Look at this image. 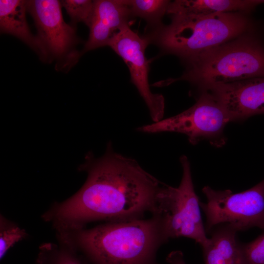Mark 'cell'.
I'll return each mask as SVG.
<instances>
[{"label": "cell", "mask_w": 264, "mask_h": 264, "mask_svg": "<svg viewBox=\"0 0 264 264\" xmlns=\"http://www.w3.org/2000/svg\"><path fill=\"white\" fill-rule=\"evenodd\" d=\"M242 247L244 264H264V233Z\"/></svg>", "instance_id": "obj_19"}, {"label": "cell", "mask_w": 264, "mask_h": 264, "mask_svg": "<svg viewBox=\"0 0 264 264\" xmlns=\"http://www.w3.org/2000/svg\"><path fill=\"white\" fill-rule=\"evenodd\" d=\"M201 91L211 94L230 121L264 114V76L213 85Z\"/></svg>", "instance_id": "obj_10"}, {"label": "cell", "mask_w": 264, "mask_h": 264, "mask_svg": "<svg viewBox=\"0 0 264 264\" xmlns=\"http://www.w3.org/2000/svg\"><path fill=\"white\" fill-rule=\"evenodd\" d=\"M27 11L34 20L37 37L46 53L48 62L56 61L55 68L68 71L81 56L75 48L79 42L75 29L63 19L61 1L25 0Z\"/></svg>", "instance_id": "obj_8"}, {"label": "cell", "mask_w": 264, "mask_h": 264, "mask_svg": "<svg viewBox=\"0 0 264 264\" xmlns=\"http://www.w3.org/2000/svg\"><path fill=\"white\" fill-rule=\"evenodd\" d=\"M206 202H200L206 217V231L227 225L237 232L253 227L264 229V179L238 193L216 190L209 186L202 189Z\"/></svg>", "instance_id": "obj_6"}, {"label": "cell", "mask_w": 264, "mask_h": 264, "mask_svg": "<svg viewBox=\"0 0 264 264\" xmlns=\"http://www.w3.org/2000/svg\"><path fill=\"white\" fill-rule=\"evenodd\" d=\"M79 170L87 174L84 185L43 215L57 232L83 228L93 221L141 218L146 212H151L164 184L135 160L114 152L110 142L100 157L88 153Z\"/></svg>", "instance_id": "obj_1"}, {"label": "cell", "mask_w": 264, "mask_h": 264, "mask_svg": "<svg viewBox=\"0 0 264 264\" xmlns=\"http://www.w3.org/2000/svg\"><path fill=\"white\" fill-rule=\"evenodd\" d=\"M237 231L227 225L218 226L203 248L205 264H244Z\"/></svg>", "instance_id": "obj_13"}, {"label": "cell", "mask_w": 264, "mask_h": 264, "mask_svg": "<svg viewBox=\"0 0 264 264\" xmlns=\"http://www.w3.org/2000/svg\"><path fill=\"white\" fill-rule=\"evenodd\" d=\"M94 1L88 39L82 54L108 45L113 36L133 18L125 0Z\"/></svg>", "instance_id": "obj_11"}, {"label": "cell", "mask_w": 264, "mask_h": 264, "mask_svg": "<svg viewBox=\"0 0 264 264\" xmlns=\"http://www.w3.org/2000/svg\"><path fill=\"white\" fill-rule=\"evenodd\" d=\"M169 264H186L183 253L180 250H175L170 252L166 258Z\"/></svg>", "instance_id": "obj_20"}, {"label": "cell", "mask_w": 264, "mask_h": 264, "mask_svg": "<svg viewBox=\"0 0 264 264\" xmlns=\"http://www.w3.org/2000/svg\"><path fill=\"white\" fill-rule=\"evenodd\" d=\"M57 235L81 250L94 264H152L164 242L158 222L153 216L108 221Z\"/></svg>", "instance_id": "obj_2"}, {"label": "cell", "mask_w": 264, "mask_h": 264, "mask_svg": "<svg viewBox=\"0 0 264 264\" xmlns=\"http://www.w3.org/2000/svg\"><path fill=\"white\" fill-rule=\"evenodd\" d=\"M59 241L58 244L46 243L40 247L37 264H83L73 247L63 241Z\"/></svg>", "instance_id": "obj_16"}, {"label": "cell", "mask_w": 264, "mask_h": 264, "mask_svg": "<svg viewBox=\"0 0 264 264\" xmlns=\"http://www.w3.org/2000/svg\"><path fill=\"white\" fill-rule=\"evenodd\" d=\"M246 33L199 55L174 81H188L202 91L213 85L264 76V45L259 38Z\"/></svg>", "instance_id": "obj_4"}, {"label": "cell", "mask_w": 264, "mask_h": 264, "mask_svg": "<svg viewBox=\"0 0 264 264\" xmlns=\"http://www.w3.org/2000/svg\"><path fill=\"white\" fill-rule=\"evenodd\" d=\"M0 222V258L1 259L11 247L26 237L27 233L24 229L10 222L1 215Z\"/></svg>", "instance_id": "obj_17"}, {"label": "cell", "mask_w": 264, "mask_h": 264, "mask_svg": "<svg viewBox=\"0 0 264 264\" xmlns=\"http://www.w3.org/2000/svg\"><path fill=\"white\" fill-rule=\"evenodd\" d=\"M148 40L133 31L127 25L117 32L108 45L117 54L127 66L131 81L146 104L154 122L162 119L165 109L163 96L153 93L148 79L149 63L145 50Z\"/></svg>", "instance_id": "obj_9"}, {"label": "cell", "mask_w": 264, "mask_h": 264, "mask_svg": "<svg viewBox=\"0 0 264 264\" xmlns=\"http://www.w3.org/2000/svg\"><path fill=\"white\" fill-rule=\"evenodd\" d=\"M263 0H176L170 2L167 14L207 15L217 13H245L253 10Z\"/></svg>", "instance_id": "obj_14"}, {"label": "cell", "mask_w": 264, "mask_h": 264, "mask_svg": "<svg viewBox=\"0 0 264 264\" xmlns=\"http://www.w3.org/2000/svg\"><path fill=\"white\" fill-rule=\"evenodd\" d=\"M61 3L73 22H83L89 27L93 14V0H63Z\"/></svg>", "instance_id": "obj_18"}, {"label": "cell", "mask_w": 264, "mask_h": 264, "mask_svg": "<svg viewBox=\"0 0 264 264\" xmlns=\"http://www.w3.org/2000/svg\"><path fill=\"white\" fill-rule=\"evenodd\" d=\"M132 18L139 17L147 22L148 30L162 25L170 1L166 0H125Z\"/></svg>", "instance_id": "obj_15"}, {"label": "cell", "mask_w": 264, "mask_h": 264, "mask_svg": "<svg viewBox=\"0 0 264 264\" xmlns=\"http://www.w3.org/2000/svg\"><path fill=\"white\" fill-rule=\"evenodd\" d=\"M182 176L179 185L164 184L157 194L151 213L159 224L164 242L184 237L194 240L203 248L209 243L200 210V202L193 185L187 156L179 158Z\"/></svg>", "instance_id": "obj_5"}, {"label": "cell", "mask_w": 264, "mask_h": 264, "mask_svg": "<svg viewBox=\"0 0 264 264\" xmlns=\"http://www.w3.org/2000/svg\"><path fill=\"white\" fill-rule=\"evenodd\" d=\"M230 120L214 98L202 91L197 102L180 113L137 128L139 132L156 133L175 132L184 134L195 145L206 140L213 146L226 143L223 130Z\"/></svg>", "instance_id": "obj_7"}, {"label": "cell", "mask_w": 264, "mask_h": 264, "mask_svg": "<svg viewBox=\"0 0 264 264\" xmlns=\"http://www.w3.org/2000/svg\"><path fill=\"white\" fill-rule=\"evenodd\" d=\"M25 0H0V29L2 33L12 35L35 51L42 61L48 62L43 44L29 28L26 19Z\"/></svg>", "instance_id": "obj_12"}, {"label": "cell", "mask_w": 264, "mask_h": 264, "mask_svg": "<svg viewBox=\"0 0 264 264\" xmlns=\"http://www.w3.org/2000/svg\"><path fill=\"white\" fill-rule=\"evenodd\" d=\"M251 27L249 19L240 12L172 15L169 24L148 30L144 36L163 53L175 55L188 64L202 53L249 31Z\"/></svg>", "instance_id": "obj_3"}]
</instances>
